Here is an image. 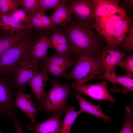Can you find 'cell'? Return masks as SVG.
Instances as JSON below:
<instances>
[{
    "label": "cell",
    "mask_w": 133,
    "mask_h": 133,
    "mask_svg": "<svg viewBox=\"0 0 133 133\" xmlns=\"http://www.w3.org/2000/svg\"><path fill=\"white\" fill-rule=\"evenodd\" d=\"M97 79L107 80L112 83H116L121 85L123 87L122 91L124 93L133 91V78H131L126 75L117 76L114 72L111 74H103L98 77Z\"/></svg>",
    "instance_id": "obj_21"
},
{
    "label": "cell",
    "mask_w": 133,
    "mask_h": 133,
    "mask_svg": "<svg viewBox=\"0 0 133 133\" xmlns=\"http://www.w3.org/2000/svg\"><path fill=\"white\" fill-rule=\"evenodd\" d=\"M41 33L35 34L32 38L30 52L32 59L38 60L45 58L48 49L52 48L49 35L43 32Z\"/></svg>",
    "instance_id": "obj_12"
},
{
    "label": "cell",
    "mask_w": 133,
    "mask_h": 133,
    "mask_svg": "<svg viewBox=\"0 0 133 133\" xmlns=\"http://www.w3.org/2000/svg\"><path fill=\"white\" fill-rule=\"evenodd\" d=\"M45 15V12L42 10H40L37 12L33 16L38 19L41 20L42 17Z\"/></svg>",
    "instance_id": "obj_35"
},
{
    "label": "cell",
    "mask_w": 133,
    "mask_h": 133,
    "mask_svg": "<svg viewBox=\"0 0 133 133\" xmlns=\"http://www.w3.org/2000/svg\"><path fill=\"white\" fill-rule=\"evenodd\" d=\"M121 68L126 72V76L131 78L133 74V55H129L122 59L118 64Z\"/></svg>",
    "instance_id": "obj_29"
},
{
    "label": "cell",
    "mask_w": 133,
    "mask_h": 133,
    "mask_svg": "<svg viewBox=\"0 0 133 133\" xmlns=\"http://www.w3.org/2000/svg\"><path fill=\"white\" fill-rule=\"evenodd\" d=\"M18 90L8 77L0 74V117L13 121L16 119L17 110L13 99Z\"/></svg>",
    "instance_id": "obj_5"
},
{
    "label": "cell",
    "mask_w": 133,
    "mask_h": 133,
    "mask_svg": "<svg viewBox=\"0 0 133 133\" xmlns=\"http://www.w3.org/2000/svg\"><path fill=\"white\" fill-rule=\"evenodd\" d=\"M93 23L73 21L65 28L64 34L69 47L68 55L98 56L100 55L103 47L102 37L95 32Z\"/></svg>",
    "instance_id": "obj_1"
},
{
    "label": "cell",
    "mask_w": 133,
    "mask_h": 133,
    "mask_svg": "<svg viewBox=\"0 0 133 133\" xmlns=\"http://www.w3.org/2000/svg\"><path fill=\"white\" fill-rule=\"evenodd\" d=\"M51 86L43 100L37 103L38 108L49 114L66 111V101L71 92L68 83L62 84L51 80Z\"/></svg>",
    "instance_id": "obj_4"
},
{
    "label": "cell",
    "mask_w": 133,
    "mask_h": 133,
    "mask_svg": "<svg viewBox=\"0 0 133 133\" xmlns=\"http://www.w3.org/2000/svg\"><path fill=\"white\" fill-rule=\"evenodd\" d=\"M51 22L54 24H57L61 25L65 28L66 24L61 18L51 15L49 17Z\"/></svg>",
    "instance_id": "obj_33"
},
{
    "label": "cell",
    "mask_w": 133,
    "mask_h": 133,
    "mask_svg": "<svg viewBox=\"0 0 133 133\" xmlns=\"http://www.w3.org/2000/svg\"><path fill=\"white\" fill-rule=\"evenodd\" d=\"M125 52L116 50L107 46L103 47L100 54L101 62L104 70L103 74L115 72L116 67L125 56Z\"/></svg>",
    "instance_id": "obj_11"
},
{
    "label": "cell",
    "mask_w": 133,
    "mask_h": 133,
    "mask_svg": "<svg viewBox=\"0 0 133 133\" xmlns=\"http://www.w3.org/2000/svg\"><path fill=\"white\" fill-rule=\"evenodd\" d=\"M7 14L17 22L27 26L30 21L31 17L22 9L19 8Z\"/></svg>",
    "instance_id": "obj_24"
},
{
    "label": "cell",
    "mask_w": 133,
    "mask_h": 133,
    "mask_svg": "<svg viewBox=\"0 0 133 133\" xmlns=\"http://www.w3.org/2000/svg\"><path fill=\"white\" fill-rule=\"evenodd\" d=\"M76 61L67 54L57 53L51 56H47L41 63L42 71L50 73L56 77L64 76L67 70L74 66Z\"/></svg>",
    "instance_id": "obj_7"
},
{
    "label": "cell",
    "mask_w": 133,
    "mask_h": 133,
    "mask_svg": "<svg viewBox=\"0 0 133 133\" xmlns=\"http://www.w3.org/2000/svg\"><path fill=\"white\" fill-rule=\"evenodd\" d=\"M0 133H1V131H0Z\"/></svg>",
    "instance_id": "obj_37"
},
{
    "label": "cell",
    "mask_w": 133,
    "mask_h": 133,
    "mask_svg": "<svg viewBox=\"0 0 133 133\" xmlns=\"http://www.w3.org/2000/svg\"><path fill=\"white\" fill-rule=\"evenodd\" d=\"M13 126L16 131V133H24L22 130V126L21 123L18 121L16 119L13 121Z\"/></svg>",
    "instance_id": "obj_34"
},
{
    "label": "cell",
    "mask_w": 133,
    "mask_h": 133,
    "mask_svg": "<svg viewBox=\"0 0 133 133\" xmlns=\"http://www.w3.org/2000/svg\"><path fill=\"white\" fill-rule=\"evenodd\" d=\"M125 52L133 51V28L129 35L119 45Z\"/></svg>",
    "instance_id": "obj_30"
},
{
    "label": "cell",
    "mask_w": 133,
    "mask_h": 133,
    "mask_svg": "<svg viewBox=\"0 0 133 133\" xmlns=\"http://www.w3.org/2000/svg\"><path fill=\"white\" fill-rule=\"evenodd\" d=\"M22 9L29 17L40 11L39 0H19Z\"/></svg>",
    "instance_id": "obj_23"
},
{
    "label": "cell",
    "mask_w": 133,
    "mask_h": 133,
    "mask_svg": "<svg viewBox=\"0 0 133 133\" xmlns=\"http://www.w3.org/2000/svg\"><path fill=\"white\" fill-rule=\"evenodd\" d=\"M27 30H30L27 26L17 22L7 14L0 13V32L14 34Z\"/></svg>",
    "instance_id": "obj_20"
},
{
    "label": "cell",
    "mask_w": 133,
    "mask_h": 133,
    "mask_svg": "<svg viewBox=\"0 0 133 133\" xmlns=\"http://www.w3.org/2000/svg\"><path fill=\"white\" fill-rule=\"evenodd\" d=\"M32 96V94H26L21 89H19L15 97L14 105L27 115L31 123L33 124L37 123L35 118L37 109L36 103L33 102L31 100Z\"/></svg>",
    "instance_id": "obj_13"
},
{
    "label": "cell",
    "mask_w": 133,
    "mask_h": 133,
    "mask_svg": "<svg viewBox=\"0 0 133 133\" xmlns=\"http://www.w3.org/2000/svg\"><path fill=\"white\" fill-rule=\"evenodd\" d=\"M132 18L127 14L118 21L111 40L109 47L115 49L129 35L133 28Z\"/></svg>",
    "instance_id": "obj_14"
},
{
    "label": "cell",
    "mask_w": 133,
    "mask_h": 133,
    "mask_svg": "<svg viewBox=\"0 0 133 133\" xmlns=\"http://www.w3.org/2000/svg\"><path fill=\"white\" fill-rule=\"evenodd\" d=\"M48 74V73L44 71L39 72L27 83L31 88L32 93L35 95L37 102L41 101L47 94L45 90V87L49 79Z\"/></svg>",
    "instance_id": "obj_17"
},
{
    "label": "cell",
    "mask_w": 133,
    "mask_h": 133,
    "mask_svg": "<svg viewBox=\"0 0 133 133\" xmlns=\"http://www.w3.org/2000/svg\"><path fill=\"white\" fill-rule=\"evenodd\" d=\"M54 10L51 15L61 18L66 24L70 22L72 13L67 3L61 5Z\"/></svg>",
    "instance_id": "obj_25"
},
{
    "label": "cell",
    "mask_w": 133,
    "mask_h": 133,
    "mask_svg": "<svg viewBox=\"0 0 133 133\" xmlns=\"http://www.w3.org/2000/svg\"><path fill=\"white\" fill-rule=\"evenodd\" d=\"M82 113L80 110L77 112L75 111L74 107L72 106L67 108L65 117L61 124L60 133H69L77 116Z\"/></svg>",
    "instance_id": "obj_22"
},
{
    "label": "cell",
    "mask_w": 133,
    "mask_h": 133,
    "mask_svg": "<svg viewBox=\"0 0 133 133\" xmlns=\"http://www.w3.org/2000/svg\"><path fill=\"white\" fill-rule=\"evenodd\" d=\"M30 36L16 43L0 56V74L8 77L19 62L32 59L30 52L32 39Z\"/></svg>",
    "instance_id": "obj_3"
},
{
    "label": "cell",
    "mask_w": 133,
    "mask_h": 133,
    "mask_svg": "<svg viewBox=\"0 0 133 133\" xmlns=\"http://www.w3.org/2000/svg\"><path fill=\"white\" fill-rule=\"evenodd\" d=\"M76 98L78 101L80 110L82 112H85L100 118L106 122L110 119V116L104 114L100 108V105H97L87 100L82 96L80 93L76 92Z\"/></svg>",
    "instance_id": "obj_19"
},
{
    "label": "cell",
    "mask_w": 133,
    "mask_h": 133,
    "mask_svg": "<svg viewBox=\"0 0 133 133\" xmlns=\"http://www.w3.org/2000/svg\"><path fill=\"white\" fill-rule=\"evenodd\" d=\"M76 58L72 70L64 76L76 82L70 85L71 87L96 79L98 77L104 74L100 55L98 56L82 55Z\"/></svg>",
    "instance_id": "obj_2"
},
{
    "label": "cell",
    "mask_w": 133,
    "mask_h": 133,
    "mask_svg": "<svg viewBox=\"0 0 133 133\" xmlns=\"http://www.w3.org/2000/svg\"><path fill=\"white\" fill-rule=\"evenodd\" d=\"M125 110L126 113V119L122 129L119 133H133L132 120L133 113L129 106L125 107Z\"/></svg>",
    "instance_id": "obj_28"
},
{
    "label": "cell",
    "mask_w": 133,
    "mask_h": 133,
    "mask_svg": "<svg viewBox=\"0 0 133 133\" xmlns=\"http://www.w3.org/2000/svg\"><path fill=\"white\" fill-rule=\"evenodd\" d=\"M19 0H0V13L6 14L19 8Z\"/></svg>",
    "instance_id": "obj_27"
},
{
    "label": "cell",
    "mask_w": 133,
    "mask_h": 133,
    "mask_svg": "<svg viewBox=\"0 0 133 133\" xmlns=\"http://www.w3.org/2000/svg\"><path fill=\"white\" fill-rule=\"evenodd\" d=\"M40 68L41 63L38 60L31 59L20 61L13 69L11 74L13 84L17 89H21L25 92L26 84L40 72Z\"/></svg>",
    "instance_id": "obj_6"
},
{
    "label": "cell",
    "mask_w": 133,
    "mask_h": 133,
    "mask_svg": "<svg viewBox=\"0 0 133 133\" xmlns=\"http://www.w3.org/2000/svg\"><path fill=\"white\" fill-rule=\"evenodd\" d=\"M118 0H94L95 22L115 14L121 8Z\"/></svg>",
    "instance_id": "obj_15"
},
{
    "label": "cell",
    "mask_w": 133,
    "mask_h": 133,
    "mask_svg": "<svg viewBox=\"0 0 133 133\" xmlns=\"http://www.w3.org/2000/svg\"><path fill=\"white\" fill-rule=\"evenodd\" d=\"M54 33L50 39L51 43L52 48L54 49L60 44V38L61 32L55 30L53 31Z\"/></svg>",
    "instance_id": "obj_32"
},
{
    "label": "cell",
    "mask_w": 133,
    "mask_h": 133,
    "mask_svg": "<svg viewBox=\"0 0 133 133\" xmlns=\"http://www.w3.org/2000/svg\"><path fill=\"white\" fill-rule=\"evenodd\" d=\"M66 111L58 112L45 121L37 124L34 126L27 125L26 128L29 130H34L36 133H60V118Z\"/></svg>",
    "instance_id": "obj_16"
},
{
    "label": "cell",
    "mask_w": 133,
    "mask_h": 133,
    "mask_svg": "<svg viewBox=\"0 0 133 133\" xmlns=\"http://www.w3.org/2000/svg\"><path fill=\"white\" fill-rule=\"evenodd\" d=\"M60 43L66 44H68L66 38L64 35L61 32L60 38Z\"/></svg>",
    "instance_id": "obj_36"
},
{
    "label": "cell",
    "mask_w": 133,
    "mask_h": 133,
    "mask_svg": "<svg viewBox=\"0 0 133 133\" xmlns=\"http://www.w3.org/2000/svg\"><path fill=\"white\" fill-rule=\"evenodd\" d=\"M68 2L67 5L72 13L76 15L79 21L90 22L95 21L94 0H74Z\"/></svg>",
    "instance_id": "obj_10"
},
{
    "label": "cell",
    "mask_w": 133,
    "mask_h": 133,
    "mask_svg": "<svg viewBox=\"0 0 133 133\" xmlns=\"http://www.w3.org/2000/svg\"><path fill=\"white\" fill-rule=\"evenodd\" d=\"M31 30H27L12 34L0 32V56L10 48L25 38L30 36Z\"/></svg>",
    "instance_id": "obj_18"
},
{
    "label": "cell",
    "mask_w": 133,
    "mask_h": 133,
    "mask_svg": "<svg viewBox=\"0 0 133 133\" xmlns=\"http://www.w3.org/2000/svg\"><path fill=\"white\" fill-rule=\"evenodd\" d=\"M42 21L44 31L51 29L53 31L57 29L55 24L51 21L49 17L46 15L43 16L41 19Z\"/></svg>",
    "instance_id": "obj_31"
},
{
    "label": "cell",
    "mask_w": 133,
    "mask_h": 133,
    "mask_svg": "<svg viewBox=\"0 0 133 133\" xmlns=\"http://www.w3.org/2000/svg\"><path fill=\"white\" fill-rule=\"evenodd\" d=\"M65 0H39L40 10L45 12L50 9H55L58 6L67 3Z\"/></svg>",
    "instance_id": "obj_26"
},
{
    "label": "cell",
    "mask_w": 133,
    "mask_h": 133,
    "mask_svg": "<svg viewBox=\"0 0 133 133\" xmlns=\"http://www.w3.org/2000/svg\"><path fill=\"white\" fill-rule=\"evenodd\" d=\"M108 83L103 81L94 84H83L73 88L77 92L89 96L92 99L100 100H107L113 104L115 103L114 98L108 91L107 85Z\"/></svg>",
    "instance_id": "obj_9"
},
{
    "label": "cell",
    "mask_w": 133,
    "mask_h": 133,
    "mask_svg": "<svg viewBox=\"0 0 133 133\" xmlns=\"http://www.w3.org/2000/svg\"><path fill=\"white\" fill-rule=\"evenodd\" d=\"M127 14L125 9L121 7L116 13L94 23V28L98 33L103 37L110 46L113 33L118 21Z\"/></svg>",
    "instance_id": "obj_8"
}]
</instances>
